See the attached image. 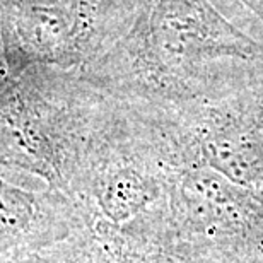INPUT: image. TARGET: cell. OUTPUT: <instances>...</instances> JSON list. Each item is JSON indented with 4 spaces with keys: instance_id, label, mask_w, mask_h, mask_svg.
Segmentation results:
<instances>
[{
    "instance_id": "6da1fadb",
    "label": "cell",
    "mask_w": 263,
    "mask_h": 263,
    "mask_svg": "<svg viewBox=\"0 0 263 263\" xmlns=\"http://www.w3.org/2000/svg\"><path fill=\"white\" fill-rule=\"evenodd\" d=\"M104 0H0L10 72L59 67L89 57L106 26Z\"/></svg>"
},
{
    "instance_id": "7a4b0ae2",
    "label": "cell",
    "mask_w": 263,
    "mask_h": 263,
    "mask_svg": "<svg viewBox=\"0 0 263 263\" xmlns=\"http://www.w3.org/2000/svg\"><path fill=\"white\" fill-rule=\"evenodd\" d=\"M10 79H12V72H10L7 57H5L4 40H2V31H0V92H2L4 89H5V86L9 84Z\"/></svg>"
}]
</instances>
